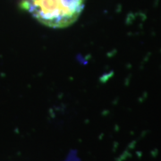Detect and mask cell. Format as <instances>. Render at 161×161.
Returning <instances> with one entry per match:
<instances>
[{"label":"cell","instance_id":"obj_1","mask_svg":"<svg viewBox=\"0 0 161 161\" xmlns=\"http://www.w3.org/2000/svg\"><path fill=\"white\" fill-rule=\"evenodd\" d=\"M85 0H23L22 6L41 24L63 29L75 23L84 8Z\"/></svg>","mask_w":161,"mask_h":161}]
</instances>
